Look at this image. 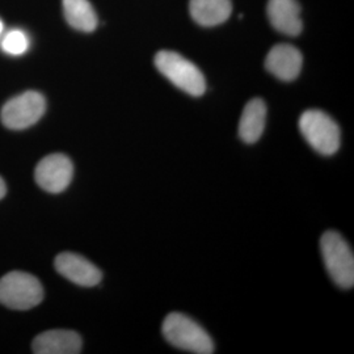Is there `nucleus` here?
<instances>
[{
  "label": "nucleus",
  "mask_w": 354,
  "mask_h": 354,
  "mask_svg": "<svg viewBox=\"0 0 354 354\" xmlns=\"http://www.w3.org/2000/svg\"><path fill=\"white\" fill-rule=\"evenodd\" d=\"M162 332L165 340L177 349L190 353H214V342L210 335L192 317L180 313L167 315Z\"/></svg>",
  "instance_id": "f257e3e1"
},
{
  "label": "nucleus",
  "mask_w": 354,
  "mask_h": 354,
  "mask_svg": "<svg viewBox=\"0 0 354 354\" xmlns=\"http://www.w3.org/2000/svg\"><path fill=\"white\" fill-rule=\"evenodd\" d=\"M153 62L158 71L177 88L194 97H200L205 93L206 80L203 71L181 54L176 51H159Z\"/></svg>",
  "instance_id": "f03ea898"
},
{
  "label": "nucleus",
  "mask_w": 354,
  "mask_h": 354,
  "mask_svg": "<svg viewBox=\"0 0 354 354\" xmlns=\"http://www.w3.org/2000/svg\"><path fill=\"white\" fill-rule=\"evenodd\" d=\"M322 256L330 279L342 289L354 286V256L348 241L336 231H327L320 239Z\"/></svg>",
  "instance_id": "7ed1b4c3"
},
{
  "label": "nucleus",
  "mask_w": 354,
  "mask_h": 354,
  "mask_svg": "<svg viewBox=\"0 0 354 354\" xmlns=\"http://www.w3.org/2000/svg\"><path fill=\"white\" fill-rule=\"evenodd\" d=\"M299 130L306 142L323 156L336 153L340 147V127L323 111H306L299 118Z\"/></svg>",
  "instance_id": "20e7f679"
},
{
  "label": "nucleus",
  "mask_w": 354,
  "mask_h": 354,
  "mask_svg": "<svg viewBox=\"0 0 354 354\" xmlns=\"http://www.w3.org/2000/svg\"><path fill=\"white\" fill-rule=\"evenodd\" d=\"M44 289L35 276L11 272L0 279V304L13 310H29L41 304Z\"/></svg>",
  "instance_id": "39448f33"
},
{
  "label": "nucleus",
  "mask_w": 354,
  "mask_h": 354,
  "mask_svg": "<svg viewBox=\"0 0 354 354\" xmlns=\"http://www.w3.org/2000/svg\"><path fill=\"white\" fill-rule=\"evenodd\" d=\"M46 109L45 97L36 91H28L6 102L1 109V122L12 130L32 127L44 115Z\"/></svg>",
  "instance_id": "423d86ee"
},
{
  "label": "nucleus",
  "mask_w": 354,
  "mask_h": 354,
  "mask_svg": "<svg viewBox=\"0 0 354 354\" xmlns=\"http://www.w3.org/2000/svg\"><path fill=\"white\" fill-rule=\"evenodd\" d=\"M74 165L64 153H51L44 158L35 171L38 185L49 193H61L71 183Z\"/></svg>",
  "instance_id": "0eeeda50"
},
{
  "label": "nucleus",
  "mask_w": 354,
  "mask_h": 354,
  "mask_svg": "<svg viewBox=\"0 0 354 354\" xmlns=\"http://www.w3.org/2000/svg\"><path fill=\"white\" fill-rule=\"evenodd\" d=\"M54 266L61 276L79 286L92 288L100 283L102 279L100 269L77 253H59Z\"/></svg>",
  "instance_id": "6e6552de"
},
{
  "label": "nucleus",
  "mask_w": 354,
  "mask_h": 354,
  "mask_svg": "<svg viewBox=\"0 0 354 354\" xmlns=\"http://www.w3.org/2000/svg\"><path fill=\"white\" fill-rule=\"evenodd\" d=\"M304 66L302 53L289 44H279L268 53L266 68L282 82L297 79Z\"/></svg>",
  "instance_id": "1a4fd4ad"
},
{
  "label": "nucleus",
  "mask_w": 354,
  "mask_h": 354,
  "mask_svg": "<svg viewBox=\"0 0 354 354\" xmlns=\"http://www.w3.org/2000/svg\"><path fill=\"white\" fill-rule=\"evenodd\" d=\"M266 13L272 26L286 36H298L304 29L301 6L297 0H269Z\"/></svg>",
  "instance_id": "9d476101"
},
{
  "label": "nucleus",
  "mask_w": 354,
  "mask_h": 354,
  "mask_svg": "<svg viewBox=\"0 0 354 354\" xmlns=\"http://www.w3.org/2000/svg\"><path fill=\"white\" fill-rule=\"evenodd\" d=\"M32 348L36 354H77L82 352L83 340L74 330L51 329L38 335Z\"/></svg>",
  "instance_id": "9b49d317"
},
{
  "label": "nucleus",
  "mask_w": 354,
  "mask_h": 354,
  "mask_svg": "<svg viewBox=\"0 0 354 354\" xmlns=\"http://www.w3.org/2000/svg\"><path fill=\"white\" fill-rule=\"evenodd\" d=\"M266 121V105L261 99L256 97L251 102H247V105L243 109L241 122H239V137L241 140L252 145L261 138Z\"/></svg>",
  "instance_id": "f8f14e48"
},
{
  "label": "nucleus",
  "mask_w": 354,
  "mask_h": 354,
  "mask_svg": "<svg viewBox=\"0 0 354 354\" xmlns=\"http://www.w3.org/2000/svg\"><path fill=\"white\" fill-rule=\"evenodd\" d=\"M189 12L200 26H219L231 16L232 3L231 0H190Z\"/></svg>",
  "instance_id": "ddd939ff"
},
{
  "label": "nucleus",
  "mask_w": 354,
  "mask_h": 354,
  "mask_svg": "<svg viewBox=\"0 0 354 354\" xmlns=\"http://www.w3.org/2000/svg\"><path fill=\"white\" fill-rule=\"evenodd\" d=\"M64 17L76 30L93 32L97 26V15L88 0H64Z\"/></svg>",
  "instance_id": "4468645a"
},
{
  "label": "nucleus",
  "mask_w": 354,
  "mask_h": 354,
  "mask_svg": "<svg viewBox=\"0 0 354 354\" xmlns=\"http://www.w3.org/2000/svg\"><path fill=\"white\" fill-rule=\"evenodd\" d=\"M29 48V38L20 29L10 30L1 38V50L10 55H21Z\"/></svg>",
  "instance_id": "2eb2a0df"
},
{
  "label": "nucleus",
  "mask_w": 354,
  "mask_h": 354,
  "mask_svg": "<svg viewBox=\"0 0 354 354\" xmlns=\"http://www.w3.org/2000/svg\"><path fill=\"white\" fill-rule=\"evenodd\" d=\"M6 192H7V188H6V184H4V181H3V178L0 177V200L6 196Z\"/></svg>",
  "instance_id": "dca6fc26"
},
{
  "label": "nucleus",
  "mask_w": 354,
  "mask_h": 354,
  "mask_svg": "<svg viewBox=\"0 0 354 354\" xmlns=\"http://www.w3.org/2000/svg\"><path fill=\"white\" fill-rule=\"evenodd\" d=\"M3 29H4V26H3V23H1V20H0V37H1V35H3Z\"/></svg>",
  "instance_id": "f3484780"
}]
</instances>
